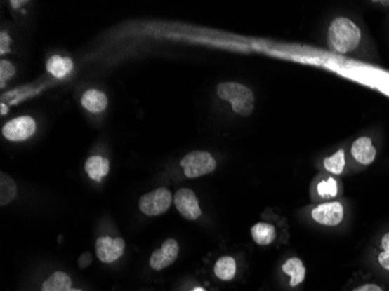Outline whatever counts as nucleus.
<instances>
[{
	"label": "nucleus",
	"instance_id": "obj_1",
	"mask_svg": "<svg viewBox=\"0 0 389 291\" xmlns=\"http://www.w3.org/2000/svg\"><path fill=\"white\" fill-rule=\"evenodd\" d=\"M364 33L351 18L337 17L328 28V46L330 50L341 55L355 54L362 49Z\"/></svg>",
	"mask_w": 389,
	"mask_h": 291
},
{
	"label": "nucleus",
	"instance_id": "obj_2",
	"mask_svg": "<svg viewBox=\"0 0 389 291\" xmlns=\"http://www.w3.org/2000/svg\"><path fill=\"white\" fill-rule=\"evenodd\" d=\"M219 98L229 102L232 110L242 116H249L254 110V95L252 90L236 82L220 83L217 86Z\"/></svg>",
	"mask_w": 389,
	"mask_h": 291
},
{
	"label": "nucleus",
	"instance_id": "obj_3",
	"mask_svg": "<svg viewBox=\"0 0 389 291\" xmlns=\"http://www.w3.org/2000/svg\"><path fill=\"white\" fill-rule=\"evenodd\" d=\"M181 167L187 177L197 178L211 174L217 167V162L208 151H196L182 158Z\"/></svg>",
	"mask_w": 389,
	"mask_h": 291
},
{
	"label": "nucleus",
	"instance_id": "obj_4",
	"mask_svg": "<svg viewBox=\"0 0 389 291\" xmlns=\"http://www.w3.org/2000/svg\"><path fill=\"white\" fill-rule=\"evenodd\" d=\"M173 201L174 197L168 189L159 188L141 197L139 209L146 216H160L162 213L167 212Z\"/></svg>",
	"mask_w": 389,
	"mask_h": 291
},
{
	"label": "nucleus",
	"instance_id": "obj_5",
	"mask_svg": "<svg viewBox=\"0 0 389 291\" xmlns=\"http://www.w3.org/2000/svg\"><path fill=\"white\" fill-rule=\"evenodd\" d=\"M311 217L316 223L324 225V226H338L344 219V206L337 201L323 203L311 211Z\"/></svg>",
	"mask_w": 389,
	"mask_h": 291
},
{
	"label": "nucleus",
	"instance_id": "obj_6",
	"mask_svg": "<svg viewBox=\"0 0 389 291\" xmlns=\"http://www.w3.org/2000/svg\"><path fill=\"white\" fill-rule=\"evenodd\" d=\"M37 130V123L31 116H24L11 120L3 127V135L10 141H24Z\"/></svg>",
	"mask_w": 389,
	"mask_h": 291
},
{
	"label": "nucleus",
	"instance_id": "obj_7",
	"mask_svg": "<svg viewBox=\"0 0 389 291\" xmlns=\"http://www.w3.org/2000/svg\"><path fill=\"white\" fill-rule=\"evenodd\" d=\"M175 206L187 220H196L201 217L202 210L197 197L192 189H180L174 197Z\"/></svg>",
	"mask_w": 389,
	"mask_h": 291
},
{
	"label": "nucleus",
	"instance_id": "obj_8",
	"mask_svg": "<svg viewBox=\"0 0 389 291\" xmlns=\"http://www.w3.org/2000/svg\"><path fill=\"white\" fill-rule=\"evenodd\" d=\"M350 154L358 165L367 167L376 161L378 151H376L372 137L369 135H362L352 142Z\"/></svg>",
	"mask_w": 389,
	"mask_h": 291
},
{
	"label": "nucleus",
	"instance_id": "obj_9",
	"mask_svg": "<svg viewBox=\"0 0 389 291\" xmlns=\"http://www.w3.org/2000/svg\"><path fill=\"white\" fill-rule=\"evenodd\" d=\"M125 241L121 238L100 236L96 241V254L104 264H112L123 255Z\"/></svg>",
	"mask_w": 389,
	"mask_h": 291
},
{
	"label": "nucleus",
	"instance_id": "obj_10",
	"mask_svg": "<svg viewBox=\"0 0 389 291\" xmlns=\"http://www.w3.org/2000/svg\"><path fill=\"white\" fill-rule=\"evenodd\" d=\"M178 252L180 247L176 240H166L161 248L154 250L152 254L150 260V267L153 268L154 271H162L164 268L169 267L178 259Z\"/></svg>",
	"mask_w": 389,
	"mask_h": 291
},
{
	"label": "nucleus",
	"instance_id": "obj_11",
	"mask_svg": "<svg viewBox=\"0 0 389 291\" xmlns=\"http://www.w3.org/2000/svg\"><path fill=\"white\" fill-rule=\"evenodd\" d=\"M81 103L82 107H86L90 112L100 114L102 111L105 110L107 105V97L99 90L90 89L83 95Z\"/></svg>",
	"mask_w": 389,
	"mask_h": 291
},
{
	"label": "nucleus",
	"instance_id": "obj_12",
	"mask_svg": "<svg viewBox=\"0 0 389 291\" xmlns=\"http://www.w3.org/2000/svg\"><path fill=\"white\" fill-rule=\"evenodd\" d=\"M86 172L93 181L100 182L110 172V161L100 155H95L86 162Z\"/></svg>",
	"mask_w": 389,
	"mask_h": 291
},
{
	"label": "nucleus",
	"instance_id": "obj_13",
	"mask_svg": "<svg viewBox=\"0 0 389 291\" xmlns=\"http://www.w3.org/2000/svg\"><path fill=\"white\" fill-rule=\"evenodd\" d=\"M282 271L284 274L291 276V287H297L305 280V267L303 262L298 257H291L282 264Z\"/></svg>",
	"mask_w": 389,
	"mask_h": 291
},
{
	"label": "nucleus",
	"instance_id": "obj_14",
	"mask_svg": "<svg viewBox=\"0 0 389 291\" xmlns=\"http://www.w3.org/2000/svg\"><path fill=\"white\" fill-rule=\"evenodd\" d=\"M252 238L260 246H267L277 239V230L272 224L258 223L251 229Z\"/></svg>",
	"mask_w": 389,
	"mask_h": 291
},
{
	"label": "nucleus",
	"instance_id": "obj_15",
	"mask_svg": "<svg viewBox=\"0 0 389 291\" xmlns=\"http://www.w3.org/2000/svg\"><path fill=\"white\" fill-rule=\"evenodd\" d=\"M74 68V62L68 57L53 56L47 62V70L56 79H63L72 72Z\"/></svg>",
	"mask_w": 389,
	"mask_h": 291
},
{
	"label": "nucleus",
	"instance_id": "obj_16",
	"mask_svg": "<svg viewBox=\"0 0 389 291\" xmlns=\"http://www.w3.org/2000/svg\"><path fill=\"white\" fill-rule=\"evenodd\" d=\"M72 278L63 271H56L42 285L41 291H69L72 288Z\"/></svg>",
	"mask_w": 389,
	"mask_h": 291
},
{
	"label": "nucleus",
	"instance_id": "obj_17",
	"mask_svg": "<svg viewBox=\"0 0 389 291\" xmlns=\"http://www.w3.org/2000/svg\"><path fill=\"white\" fill-rule=\"evenodd\" d=\"M215 275L222 281H231L236 276L237 264L231 257H223L215 264Z\"/></svg>",
	"mask_w": 389,
	"mask_h": 291
},
{
	"label": "nucleus",
	"instance_id": "obj_18",
	"mask_svg": "<svg viewBox=\"0 0 389 291\" xmlns=\"http://www.w3.org/2000/svg\"><path fill=\"white\" fill-rule=\"evenodd\" d=\"M324 168L327 172H331L334 175H341L344 172L346 167V153L344 148H341L336 151L335 154L324 158L323 161Z\"/></svg>",
	"mask_w": 389,
	"mask_h": 291
},
{
	"label": "nucleus",
	"instance_id": "obj_19",
	"mask_svg": "<svg viewBox=\"0 0 389 291\" xmlns=\"http://www.w3.org/2000/svg\"><path fill=\"white\" fill-rule=\"evenodd\" d=\"M17 195V187L10 176L1 174V205L13 201Z\"/></svg>",
	"mask_w": 389,
	"mask_h": 291
},
{
	"label": "nucleus",
	"instance_id": "obj_20",
	"mask_svg": "<svg viewBox=\"0 0 389 291\" xmlns=\"http://www.w3.org/2000/svg\"><path fill=\"white\" fill-rule=\"evenodd\" d=\"M318 195L324 198H334L338 192V185L335 178H328L325 181H322L317 185Z\"/></svg>",
	"mask_w": 389,
	"mask_h": 291
},
{
	"label": "nucleus",
	"instance_id": "obj_21",
	"mask_svg": "<svg viewBox=\"0 0 389 291\" xmlns=\"http://www.w3.org/2000/svg\"><path fill=\"white\" fill-rule=\"evenodd\" d=\"M0 69H1V86H4V82L6 79H10L15 74V68L11 65L10 62L3 60L0 63Z\"/></svg>",
	"mask_w": 389,
	"mask_h": 291
},
{
	"label": "nucleus",
	"instance_id": "obj_22",
	"mask_svg": "<svg viewBox=\"0 0 389 291\" xmlns=\"http://www.w3.org/2000/svg\"><path fill=\"white\" fill-rule=\"evenodd\" d=\"M0 40H1V42H0V54L4 55V54L10 52L11 39L5 32H1L0 33Z\"/></svg>",
	"mask_w": 389,
	"mask_h": 291
},
{
	"label": "nucleus",
	"instance_id": "obj_23",
	"mask_svg": "<svg viewBox=\"0 0 389 291\" xmlns=\"http://www.w3.org/2000/svg\"><path fill=\"white\" fill-rule=\"evenodd\" d=\"M376 260H378L380 267L383 268L385 271H389V252L380 250L378 255H376Z\"/></svg>",
	"mask_w": 389,
	"mask_h": 291
},
{
	"label": "nucleus",
	"instance_id": "obj_24",
	"mask_svg": "<svg viewBox=\"0 0 389 291\" xmlns=\"http://www.w3.org/2000/svg\"><path fill=\"white\" fill-rule=\"evenodd\" d=\"M352 291H383V289L376 283H366V285H359Z\"/></svg>",
	"mask_w": 389,
	"mask_h": 291
},
{
	"label": "nucleus",
	"instance_id": "obj_25",
	"mask_svg": "<svg viewBox=\"0 0 389 291\" xmlns=\"http://www.w3.org/2000/svg\"><path fill=\"white\" fill-rule=\"evenodd\" d=\"M91 257H90L89 253H84L83 254L82 257H79V267L81 268H86L89 266L90 262H91Z\"/></svg>",
	"mask_w": 389,
	"mask_h": 291
},
{
	"label": "nucleus",
	"instance_id": "obj_26",
	"mask_svg": "<svg viewBox=\"0 0 389 291\" xmlns=\"http://www.w3.org/2000/svg\"><path fill=\"white\" fill-rule=\"evenodd\" d=\"M380 247H381V250L389 252V232L385 233L380 240Z\"/></svg>",
	"mask_w": 389,
	"mask_h": 291
},
{
	"label": "nucleus",
	"instance_id": "obj_27",
	"mask_svg": "<svg viewBox=\"0 0 389 291\" xmlns=\"http://www.w3.org/2000/svg\"><path fill=\"white\" fill-rule=\"evenodd\" d=\"M7 112H8V107H7L5 104H1V111H0V114H1V116H5Z\"/></svg>",
	"mask_w": 389,
	"mask_h": 291
},
{
	"label": "nucleus",
	"instance_id": "obj_28",
	"mask_svg": "<svg viewBox=\"0 0 389 291\" xmlns=\"http://www.w3.org/2000/svg\"><path fill=\"white\" fill-rule=\"evenodd\" d=\"M192 291H206V290H204V289H203V288H199V287H198V288L192 289Z\"/></svg>",
	"mask_w": 389,
	"mask_h": 291
},
{
	"label": "nucleus",
	"instance_id": "obj_29",
	"mask_svg": "<svg viewBox=\"0 0 389 291\" xmlns=\"http://www.w3.org/2000/svg\"><path fill=\"white\" fill-rule=\"evenodd\" d=\"M69 291H82V290H79V289H70V290Z\"/></svg>",
	"mask_w": 389,
	"mask_h": 291
}]
</instances>
